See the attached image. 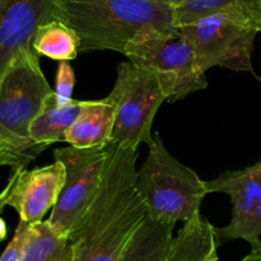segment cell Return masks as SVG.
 Listing matches in <instances>:
<instances>
[{
  "mask_svg": "<svg viewBox=\"0 0 261 261\" xmlns=\"http://www.w3.org/2000/svg\"><path fill=\"white\" fill-rule=\"evenodd\" d=\"M138 149L110 144L101 185L70 236L71 261H121L147 219V206L135 188Z\"/></svg>",
  "mask_w": 261,
  "mask_h": 261,
  "instance_id": "cell-1",
  "label": "cell"
},
{
  "mask_svg": "<svg viewBox=\"0 0 261 261\" xmlns=\"http://www.w3.org/2000/svg\"><path fill=\"white\" fill-rule=\"evenodd\" d=\"M56 19L79 38V53L116 51L124 55L148 28L175 31V9L163 0H58Z\"/></svg>",
  "mask_w": 261,
  "mask_h": 261,
  "instance_id": "cell-2",
  "label": "cell"
},
{
  "mask_svg": "<svg viewBox=\"0 0 261 261\" xmlns=\"http://www.w3.org/2000/svg\"><path fill=\"white\" fill-rule=\"evenodd\" d=\"M148 147V157L135 173V188L144 200L148 218L170 227L186 223L200 213L208 195L205 181L166 149L158 133Z\"/></svg>",
  "mask_w": 261,
  "mask_h": 261,
  "instance_id": "cell-3",
  "label": "cell"
},
{
  "mask_svg": "<svg viewBox=\"0 0 261 261\" xmlns=\"http://www.w3.org/2000/svg\"><path fill=\"white\" fill-rule=\"evenodd\" d=\"M53 91L35 48L23 50L0 75V148L35 160L46 145L31 140L30 127Z\"/></svg>",
  "mask_w": 261,
  "mask_h": 261,
  "instance_id": "cell-4",
  "label": "cell"
},
{
  "mask_svg": "<svg viewBox=\"0 0 261 261\" xmlns=\"http://www.w3.org/2000/svg\"><path fill=\"white\" fill-rule=\"evenodd\" d=\"M125 56L160 81L167 102H176L208 86L190 43L175 31L148 28L126 46Z\"/></svg>",
  "mask_w": 261,
  "mask_h": 261,
  "instance_id": "cell-5",
  "label": "cell"
},
{
  "mask_svg": "<svg viewBox=\"0 0 261 261\" xmlns=\"http://www.w3.org/2000/svg\"><path fill=\"white\" fill-rule=\"evenodd\" d=\"M117 106L112 143L138 149L152 143L155 114L167 101L160 81L152 71L130 61L117 66V76L109 94Z\"/></svg>",
  "mask_w": 261,
  "mask_h": 261,
  "instance_id": "cell-6",
  "label": "cell"
},
{
  "mask_svg": "<svg viewBox=\"0 0 261 261\" xmlns=\"http://www.w3.org/2000/svg\"><path fill=\"white\" fill-rule=\"evenodd\" d=\"M110 145L93 149H79L71 145L54 150V160L65 167V182L47 219L61 236L70 239L101 185Z\"/></svg>",
  "mask_w": 261,
  "mask_h": 261,
  "instance_id": "cell-7",
  "label": "cell"
},
{
  "mask_svg": "<svg viewBox=\"0 0 261 261\" xmlns=\"http://www.w3.org/2000/svg\"><path fill=\"white\" fill-rule=\"evenodd\" d=\"M177 32L191 45L204 73L213 66L254 73L251 56L259 32L245 23L213 14L177 27Z\"/></svg>",
  "mask_w": 261,
  "mask_h": 261,
  "instance_id": "cell-8",
  "label": "cell"
},
{
  "mask_svg": "<svg viewBox=\"0 0 261 261\" xmlns=\"http://www.w3.org/2000/svg\"><path fill=\"white\" fill-rule=\"evenodd\" d=\"M205 189L208 194H226L232 201L231 222L216 228L218 244L244 240L251 250L261 249V161L205 181Z\"/></svg>",
  "mask_w": 261,
  "mask_h": 261,
  "instance_id": "cell-9",
  "label": "cell"
},
{
  "mask_svg": "<svg viewBox=\"0 0 261 261\" xmlns=\"http://www.w3.org/2000/svg\"><path fill=\"white\" fill-rule=\"evenodd\" d=\"M58 0H0V75L15 56L33 48L38 28L56 19Z\"/></svg>",
  "mask_w": 261,
  "mask_h": 261,
  "instance_id": "cell-10",
  "label": "cell"
},
{
  "mask_svg": "<svg viewBox=\"0 0 261 261\" xmlns=\"http://www.w3.org/2000/svg\"><path fill=\"white\" fill-rule=\"evenodd\" d=\"M64 182L65 167L59 161L30 171L22 167L8 205L17 212L19 221L28 224L40 223L58 203Z\"/></svg>",
  "mask_w": 261,
  "mask_h": 261,
  "instance_id": "cell-11",
  "label": "cell"
},
{
  "mask_svg": "<svg viewBox=\"0 0 261 261\" xmlns=\"http://www.w3.org/2000/svg\"><path fill=\"white\" fill-rule=\"evenodd\" d=\"M116 102L110 96L92 99L65 134V142L79 149L105 148L112 143Z\"/></svg>",
  "mask_w": 261,
  "mask_h": 261,
  "instance_id": "cell-12",
  "label": "cell"
},
{
  "mask_svg": "<svg viewBox=\"0 0 261 261\" xmlns=\"http://www.w3.org/2000/svg\"><path fill=\"white\" fill-rule=\"evenodd\" d=\"M173 9L176 28L208 15L224 14L261 32V0H184Z\"/></svg>",
  "mask_w": 261,
  "mask_h": 261,
  "instance_id": "cell-13",
  "label": "cell"
},
{
  "mask_svg": "<svg viewBox=\"0 0 261 261\" xmlns=\"http://www.w3.org/2000/svg\"><path fill=\"white\" fill-rule=\"evenodd\" d=\"M216 227L198 213L173 237L167 261H219Z\"/></svg>",
  "mask_w": 261,
  "mask_h": 261,
  "instance_id": "cell-14",
  "label": "cell"
},
{
  "mask_svg": "<svg viewBox=\"0 0 261 261\" xmlns=\"http://www.w3.org/2000/svg\"><path fill=\"white\" fill-rule=\"evenodd\" d=\"M88 102L73 99V102L66 106H58L54 92L46 101L40 115L31 124V140L46 147L54 143L65 142L66 132L75 122Z\"/></svg>",
  "mask_w": 261,
  "mask_h": 261,
  "instance_id": "cell-15",
  "label": "cell"
},
{
  "mask_svg": "<svg viewBox=\"0 0 261 261\" xmlns=\"http://www.w3.org/2000/svg\"><path fill=\"white\" fill-rule=\"evenodd\" d=\"M73 246L69 237L61 236L47 221L30 224L20 261H71Z\"/></svg>",
  "mask_w": 261,
  "mask_h": 261,
  "instance_id": "cell-16",
  "label": "cell"
},
{
  "mask_svg": "<svg viewBox=\"0 0 261 261\" xmlns=\"http://www.w3.org/2000/svg\"><path fill=\"white\" fill-rule=\"evenodd\" d=\"M173 227L152 221L147 217L121 261H167L173 240Z\"/></svg>",
  "mask_w": 261,
  "mask_h": 261,
  "instance_id": "cell-17",
  "label": "cell"
},
{
  "mask_svg": "<svg viewBox=\"0 0 261 261\" xmlns=\"http://www.w3.org/2000/svg\"><path fill=\"white\" fill-rule=\"evenodd\" d=\"M37 55L53 60H74L79 53V38L74 30L59 19H53L38 28L33 40Z\"/></svg>",
  "mask_w": 261,
  "mask_h": 261,
  "instance_id": "cell-18",
  "label": "cell"
},
{
  "mask_svg": "<svg viewBox=\"0 0 261 261\" xmlns=\"http://www.w3.org/2000/svg\"><path fill=\"white\" fill-rule=\"evenodd\" d=\"M75 74L69 61H60L56 71L55 98L58 106H66L73 102Z\"/></svg>",
  "mask_w": 261,
  "mask_h": 261,
  "instance_id": "cell-19",
  "label": "cell"
},
{
  "mask_svg": "<svg viewBox=\"0 0 261 261\" xmlns=\"http://www.w3.org/2000/svg\"><path fill=\"white\" fill-rule=\"evenodd\" d=\"M28 229H30V224L19 221L17 228H15L14 236L0 256V261H20L23 247H24L25 240L28 236Z\"/></svg>",
  "mask_w": 261,
  "mask_h": 261,
  "instance_id": "cell-20",
  "label": "cell"
},
{
  "mask_svg": "<svg viewBox=\"0 0 261 261\" xmlns=\"http://www.w3.org/2000/svg\"><path fill=\"white\" fill-rule=\"evenodd\" d=\"M33 161L30 155L22 154V153L13 152V150L8 149H0V167L3 166H10V167H19V166H25Z\"/></svg>",
  "mask_w": 261,
  "mask_h": 261,
  "instance_id": "cell-21",
  "label": "cell"
},
{
  "mask_svg": "<svg viewBox=\"0 0 261 261\" xmlns=\"http://www.w3.org/2000/svg\"><path fill=\"white\" fill-rule=\"evenodd\" d=\"M22 167H23V166H19V167L13 168L12 175H10V177L8 178L7 185H5V188L3 189L2 191H0V214H2V212L4 211L5 206L8 205V200H9L10 193H12V189H13V186H14L15 181H17L18 175H19V171H20V168H22Z\"/></svg>",
  "mask_w": 261,
  "mask_h": 261,
  "instance_id": "cell-22",
  "label": "cell"
},
{
  "mask_svg": "<svg viewBox=\"0 0 261 261\" xmlns=\"http://www.w3.org/2000/svg\"><path fill=\"white\" fill-rule=\"evenodd\" d=\"M241 261H261V249L251 250V252L246 255Z\"/></svg>",
  "mask_w": 261,
  "mask_h": 261,
  "instance_id": "cell-23",
  "label": "cell"
},
{
  "mask_svg": "<svg viewBox=\"0 0 261 261\" xmlns=\"http://www.w3.org/2000/svg\"><path fill=\"white\" fill-rule=\"evenodd\" d=\"M7 232H8L7 223H5L4 219L0 217V244H2V242L5 240V237H7Z\"/></svg>",
  "mask_w": 261,
  "mask_h": 261,
  "instance_id": "cell-24",
  "label": "cell"
},
{
  "mask_svg": "<svg viewBox=\"0 0 261 261\" xmlns=\"http://www.w3.org/2000/svg\"><path fill=\"white\" fill-rule=\"evenodd\" d=\"M163 2L167 3V4H170L171 7L176 8V7H178V5H180L184 0H163Z\"/></svg>",
  "mask_w": 261,
  "mask_h": 261,
  "instance_id": "cell-25",
  "label": "cell"
},
{
  "mask_svg": "<svg viewBox=\"0 0 261 261\" xmlns=\"http://www.w3.org/2000/svg\"><path fill=\"white\" fill-rule=\"evenodd\" d=\"M0 149H5V148H0ZM8 150H9V149H8ZM13 152H14V150H13ZM18 153V152H17ZM31 158H32V157H31Z\"/></svg>",
  "mask_w": 261,
  "mask_h": 261,
  "instance_id": "cell-26",
  "label": "cell"
},
{
  "mask_svg": "<svg viewBox=\"0 0 261 261\" xmlns=\"http://www.w3.org/2000/svg\"><path fill=\"white\" fill-rule=\"evenodd\" d=\"M260 81H261V79H260Z\"/></svg>",
  "mask_w": 261,
  "mask_h": 261,
  "instance_id": "cell-27",
  "label": "cell"
}]
</instances>
